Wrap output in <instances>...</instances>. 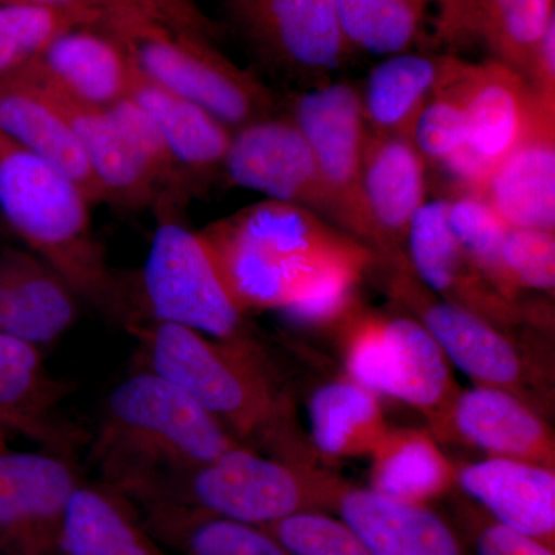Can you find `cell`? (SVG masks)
Segmentation results:
<instances>
[{"mask_svg": "<svg viewBox=\"0 0 555 555\" xmlns=\"http://www.w3.org/2000/svg\"><path fill=\"white\" fill-rule=\"evenodd\" d=\"M33 62L61 89L89 104L109 107L129 96V54L98 25L62 33Z\"/></svg>", "mask_w": 555, "mask_h": 555, "instance_id": "cell-28", "label": "cell"}, {"mask_svg": "<svg viewBox=\"0 0 555 555\" xmlns=\"http://www.w3.org/2000/svg\"><path fill=\"white\" fill-rule=\"evenodd\" d=\"M96 25L145 76L195 102L229 129L275 116L273 91L225 57L214 40L137 9L107 11Z\"/></svg>", "mask_w": 555, "mask_h": 555, "instance_id": "cell-5", "label": "cell"}, {"mask_svg": "<svg viewBox=\"0 0 555 555\" xmlns=\"http://www.w3.org/2000/svg\"><path fill=\"white\" fill-rule=\"evenodd\" d=\"M288 118L315 159L326 215L361 238V170L369 130L360 91L345 82L312 87L295 98Z\"/></svg>", "mask_w": 555, "mask_h": 555, "instance_id": "cell-12", "label": "cell"}, {"mask_svg": "<svg viewBox=\"0 0 555 555\" xmlns=\"http://www.w3.org/2000/svg\"><path fill=\"white\" fill-rule=\"evenodd\" d=\"M448 222L455 240L507 301L517 305L516 292L503 268V246L509 228L483 196L462 192L448 199Z\"/></svg>", "mask_w": 555, "mask_h": 555, "instance_id": "cell-35", "label": "cell"}, {"mask_svg": "<svg viewBox=\"0 0 555 555\" xmlns=\"http://www.w3.org/2000/svg\"><path fill=\"white\" fill-rule=\"evenodd\" d=\"M80 481L69 456L0 449V547L17 555L54 553L62 516Z\"/></svg>", "mask_w": 555, "mask_h": 555, "instance_id": "cell-13", "label": "cell"}, {"mask_svg": "<svg viewBox=\"0 0 555 555\" xmlns=\"http://www.w3.org/2000/svg\"><path fill=\"white\" fill-rule=\"evenodd\" d=\"M67 383L54 378L42 349L0 332V427L42 444L46 451L75 456L87 438L61 415Z\"/></svg>", "mask_w": 555, "mask_h": 555, "instance_id": "cell-17", "label": "cell"}, {"mask_svg": "<svg viewBox=\"0 0 555 555\" xmlns=\"http://www.w3.org/2000/svg\"><path fill=\"white\" fill-rule=\"evenodd\" d=\"M404 255L412 275L438 298L500 327L520 320L518 306L502 297L455 240L448 222V199L426 201L416 211Z\"/></svg>", "mask_w": 555, "mask_h": 555, "instance_id": "cell-16", "label": "cell"}, {"mask_svg": "<svg viewBox=\"0 0 555 555\" xmlns=\"http://www.w3.org/2000/svg\"><path fill=\"white\" fill-rule=\"evenodd\" d=\"M443 62L444 56L411 51L379 62L361 93L369 131L408 137L420 109L436 89Z\"/></svg>", "mask_w": 555, "mask_h": 555, "instance_id": "cell-32", "label": "cell"}, {"mask_svg": "<svg viewBox=\"0 0 555 555\" xmlns=\"http://www.w3.org/2000/svg\"><path fill=\"white\" fill-rule=\"evenodd\" d=\"M160 545L179 555H292L262 526L177 506L137 507Z\"/></svg>", "mask_w": 555, "mask_h": 555, "instance_id": "cell-31", "label": "cell"}, {"mask_svg": "<svg viewBox=\"0 0 555 555\" xmlns=\"http://www.w3.org/2000/svg\"><path fill=\"white\" fill-rule=\"evenodd\" d=\"M139 2L152 16L158 17L173 27L196 33V35L211 40L218 38V25L208 20L196 0H139Z\"/></svg>", "mask_w": 555, "mask_h": 555, "instance_id": "cell-41", "label": "cell"}, {"mask_svg": "<svg viewBox=\"0 0 555 555\" xmlns=\"http://www.w3.org/2000/svg\"><path fill=\"white\" fill-rule=\"evenodd\" d=\"M341 486L339 478L312 469V460L266 456L240 443L134 507H188L264 528L308 511L335 513Z\"/></svg>", "mask_w": 555, "mask_h": 555, "instance_id": "cell-6", "label": "cell"}, {"mask_svg": "<svg viewBox=\"0 0 555 555\" xmlns=\"http://www.w3.org/2000/svg\"><path fill=\"white\" fill-rule=\"evenodd\" d=\"M392 264L390 294L427 328L449 363L473 379L474 386L499 387L534 408L529 397L534 369L505 327L427 291L412 275L406 258Z\"/></svg>", "mask_w": 555, "mask_h": 555, "instance_id": "cell-11", "label": "cell"}, {"mask_svg": "<svg viewBox=\"0 0 555 555\" xmlns=\"http://www.w3.org/2000/svg\"><path fill=\"white\" fill-rule=\"evenodd\" d=\"M308 415L310 441L326 459L371 456L390 429L377 393L347 375L310 393Z\"/></svg>", "mask_w": 555, "mask_h": 555, "instance_id": "cell-29", "label": "cell"}, {"mask_svg": "<svg viewBox=\"0 0 555 555\" xmlns=\"http://www.w3.org/2000/svg\"><path fill=\"white\" fill-rule=\"evenodd\" d=\"M185 207L171 199L153 206L152 244L144 268L133 275L134 324H177L221 341L255 338L207 241L185 224Z\"/></svg>", "mask_w": 555, "mask_h": 555, "instance_id": "cell-7", "label": "cell"}, {"mask_svg": "<svg viewBox=\"0 0 555 555\" xmlns=\"http://www.w3.org/2000/svg\"><path fill=\"white\" fill-rule=\"evenodd\" d=\"M108 108L155 185L158 201L173 199L188 206L189 199L195 195L192 184L149 113L130 96L122 98Z\"/></svg>", "mask_w": 555, "mask_h": 555, "instance_id": "cell-36", "label": "cell"}, {"mask_svg": "<svg viewBox=\"0 0 555 555\" xmlns=\"http://www.w3.org/2000/svg\"><path fill=\"white\" fill-rule=\"evenodd\" d=\"M9 447V433L0 427V449Z\"/></svg>", "mask_w": 555, "mask_h": 555, "instance_id": "cell-42", "label": "cell"}, {"mask_svg": "<svg viewBox=\"0 0 555 555\" xmlns=\"http://www.w3.org/2000/svg\"><path fill=\"white\" fill-rule=\"evenodd\" d=\"M0 555H17V554L10 553V551L2 550V551H0Z\"/></svg>", "mask_w": 555, "mask_h": 555, "instance_id": "cell-43", "label": "cell"}, {"mask_svg": "<svg viewBox=\"0 0 555 555\" xmlns=\"http://www.w3.org/2000/svg\"><path fill=\"white\" fill-rule=\"evenodd\" d=\"M346 320L347 377L422 412L440 436L460 387L433 335L414 317Z\"/></svg>", "mask_w": 555, "mask_h": 555, "instance_id": "cell-8", "label": "cell"}, {"mask_svg": "<svg viewBox=\"0 0 555 555\" xmlns=\"http://www.w3.org/2000/svg\"><path fill=\"white\" fill-rule=\"evenodd\" d=\"M236 444L188 393L137 369L105 398L90 456L101 483L139 506Z\"/></svg>", "mask_w": 555, "mask_h": 555, "instance_id": "cell-1", "label": "cell"}, {"mask_svg": "<svg viewBox=\"0 0 555 555\" xmlns=\"http://www.w3.org/2000/svg\"><path fill=\"white\" fill-rule=\"evenodd\" d=\"M131 61V60H130ZM129 96L158 127L192 184L193 193L224 171L233 130L195 102L145 76L131 61Z\"/></svg>", "mask_w": 555, "mask_h": 555, "instance_id": "cell-26", "label": "cell"}, {"mask_svg": "<svg viewBox=\"0 0 555 555\" xmlns=\"http://www.w3.org/2000/svg\"><path fill=\"white\" fill-rule=\"evenodd\" d=\"M102 16L96 11L65 7L0 3V79L35 61L62 33L96 25Z\"/></svg>", "mask_w": 555, "mask_h": 555, "instance_id": "cell-34", "label": "cell"}, {"mask_svg": "<svg viewBox=\"0 0 555 555\" xmlns=\"http://www.w3.org/2000/svg\"><path fill=\"white\" fill-rule=\"evenodd\" d=\"M443 79L465 119L467 155L456 179L463 192L478 193L555 101L540 98L520 73L495 60L470 64L444 56Z\"/></svg>", "mask_w": 555, "mask_h": 555, "instance_id": "cell-9", "label": "cell"}, {"mask_svg": "<svg viewBox=\"0 0 555 555\" xmlns=\"http://www.w3.org/2000/svg\"><path fill=\"white\" fill-rule=\"evenodd\" d=\"M264 528L292 555H374L345 520L323 511L295 514Z\"/></svg>", "mask_w": 555, "mask_h": 555, "instance_id": "cell-38", "label": "cell"}, {"mask_svg": "<svg viewBox=\"0 0 555 555\" xmlns=\"http://www.w3.org/2000/svg\"><path fill=\"white\" fill-rule=\"evenodd\" d=\"M80 299L49 262L27 247H0V332L39 349L76 323Z\"/></svg>", "mask_w": 555, "mask_h": 555, "instance_id": "cell-20", "label": "cell"}, {"mask_svg": "<svg viewBox=\"0 0 555 555\" xmlns=\"http://www.w3.org/2000/svg\"><path fill=\"white\" fill-rule=\"evenodd\" d=\"M244 312H283L357 240L339 235L317 211L264 199L201 232Z\"/></svg>", "mask_w": 555, "mask_h": 555, "instance_id": "cell-4", "label": "cell"}, {"mask_svg": "<svg viewBox=\"0 0 555 555\" xmlns=\"http://www.w3.org/2000/svg\"><path fill=\"white\" fill-rule=\"evenodd\" d=\"M228 13L259 64L287 79L323 86L352 53L335 0H228Z\"/></svg>", "mask_w": 555, "mask_h": 555, "instance_id": "cell-10", "label": "cell"}, {"mask_svg": "<svg viewBox=\"0 0 555 555\" xmlns=\"http://www.w3.org/2000/svg\"><path fill=\"white\" fill-rule=\"evenodd\" d=\"M426 160L403 134L369 131L361 170V238L389 261L406 258L409 228L426 203Z\"/></svg>", "mask_w": 555, "mask_h": 555, "instance_id": "cell-15", "label": "cell"}, {"mask_svg": "<svg viewBox=\"0 0 555 555\" xmlns=\"http://www.w3.org/2000/svg\"><path fill=\"white\" fill-rule=\"evenodd\" d=\"M54 554L169 555L129 500L105 485L86 481L69 496Z\"/></svg>", "mask_w": 555, "mask_h": 555, "instance_id": "cell-27", "label": "cell"}, {"mask_svg": "<svg viewBox=\"0 0 555 555\" xmlns=\"http://www.w3.org/2000/svg\"><path fill=\"white\" fill-rule=\"evenodd\" d=\"M456 488L494 520L554 547V467L488 456L456 466Z\"/></svg>", "mask_w": 555, "mask_h": 555, "instance_id": "cell-21", "label": "cell"}, {"mask_svg": "<svg viewBox=\"0 0 555 555\" xmlns=\"http://www.w3.org/2000/svg\"><path fill=\"white\" fill-rule=\"evenodd\" d=\"M224 177L266 198L327 214L315 159L288 118H266L233 131Z\"/></svg>", "mask_w": 555, "mask_h": 555, "instance_id": "cell-14", "label": "cell"}, {"mask_svg": "<svg viewBox=\"0 0 555 555\" xmlns=\"http://www.w3.org/2000/svg\"><path fill=\"white\" fill-rule=\"evenodd\" d=\"M335 513L374 555H470L454 524L429 505L343 483Z\"/></svg>", "mask_w": 555, "mask_h": 555, "instance_id": "cell-22", "label": "cell"}, {"mask_svg": "<svg viewBox=\"0 0 555 555\" xmlns=\"http://www.w3.org/2000/svg\"><path fill=\"white\" fill-rule=\"evenodd\" d=\"M449 40L474 39L529 82L537 47L555 20L554 0H433Z\"/></svg>", "mask_w": 555, "mask_h": 555, "instance_id": "cell-25", "label": "cell"}, {"mask_svg": "<svg viewBox=\"0 0 555 555\" xmlns=\"http://www.w3.org/2000/svg\"><path fill=\"white\" fill-rule=\"evenodd\" d=\"M126 331L137 341L138 369L179 387L240 443L257 441L270 454L297 443L287 398L257 339L221 341L155 321Z\"/></svg>", "mask_w": 555, "mask_h": 555, "instance_id": "cell-3", "label": "cell"}, {"mask_svg": "<svg viewBox=\"0 0 555 555\" xmlns=\"http://www.w3.org/2000/svg\"><path fill=\"white\" fill-rule=\"evenodd\" d=\"M555 105L540 113L532 129L496 164L478 195L509 229L555 228Z\"/></svg>", "mask_w": 555, "mask_h": 555, "instance_id": "cell-24", "label": "cell"}, {"mask_svg": "<svg viewBox=\"0 0 555 555\" xmlns=\"http://www.w3.org/2000/svg\"><path fill=\"white\" fill-rule=\"evenodd\" d=\"M335 7L352 51L386 57L406 53L422 35V0H335Z\"/></svg>", "mask_w": 555, "mask_h": 555, "instance_id": "cell-33", "label": "cell"}, {"mask_svg": "<svg viewBox=\"0 0 555 555\" xmlns=\"http://www.w3.org/2000/svg\"><path fill=\"white\" fill-rule=\"evenodd\" d=\"M371 460L369 488L389 499L430 505L456 486V466L426 430L390 427Z\"/></svg>", "mask_w": 555, "mask_h": 555, "instance_id": "cell-30", "label": "cell"}, {"mask_svg": "<svg viewBox=\"0 0 555 555\" xmlns=\"http://www.w3.org/2000/svg\"><path fill=\"white\" fill-rule=\"evenodd\" d=\"M20 72L67 118L108 204L134 210L155 206L158 192L108 107L73 96L43 75L33 61Z\"/></svg>", "mask_w": 555, "mask_h": 555, "instance_id": "cell-18", "label": "cell"}, {"mask_svg": "<svg viewBox=\"0 0 555 555\" xmlns=\"http://www.w3.org/2000/svg\"><path fill=\"white\" fill-rule=\"evenodd\" d=\"M0 134L72 179L91 204L107 203L67 118L21 72L0 79Z\"/></svg>", "mask_w": 555, "mask_h": 555, "instance_id": "cell-23", "label": "cell"}, {"mask_svg": "<svg viewBox=\"0 0 555 555\" xmlns=\"http://www.w3.org/2000/svg\"><path fill=\"white\" fill-rule=\"evenodd\" d=\"M440 436H455L489 456L554 467V436L537 409L499 387L460 389Z\"/></svg>", "mask_w": 555, "mask_h": 555, "instance_id": "cell-19", "label": "cell"}, {"mask_svg": "<svg viewBox=\"0 0 555 555\" xmlns=\"http://www.w3.org/2000/svg\"><path fill=\"white\" fill-rule=\"evenodd\" d=\"M408 138L426 164L441 166L459 178L467 155L465 119L454 91L443 79V69Z\"/></svg>", "mask_w": 555, "mask_h": 555, "instance_id": "cell-37", "label": "cell"}, {"mask_svg": "<svg viewBox=\"0 0 555 555\" xmlns=\"http://www.w3.org/2000/svg\"><path fill=\"white\" fill-rule=\"evenodd\" d=\"M503 268L511 288L554 292V230L511 229L503 246Z\"/></svg>", "mask_w": 555, "mask_h": 555, "instance_id": "cell-39", "label": "cell"}, {"mask_svg": "<svg viewBox=\"0 0 555 555\" xmlns=\"http://www.w3.org/2000/svg\"><path fill=\"white\" fill-rule=\"evenodd\" d=\"M452 506V524L470 555H555L553 546L500 524L466 496Z\"/></svg>", "mask_w": 555, "mask_h": 555, "instance_id": "cell-40", "label": "cell"}, {"mask_svg": "<svg viewBox=\"0 0 555 555\" xmlns=\"http://www.w3.org/2000/svg\"><path fill=\"white\" fill-rule=\"evenodd\" d=\"M90 201L60 170L0 134V217L82 302L127 328L137 323L133 275L115 272L91 229Z\"/></svg>", "mask_w": 555, "mask_h": 555, "instance_id": "cell-2", "label": "cell"}]
</instances>
